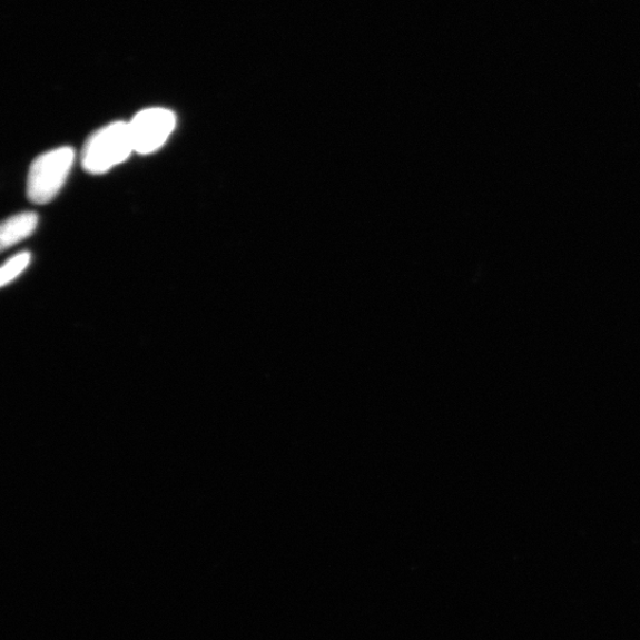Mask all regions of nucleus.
I'll list each match as a JSON object with an SVG mask.
<instances>
[{"mask_svg":"<svg viewBox=\"0 0 640 640\" xmlns=\"http://www.w3.org/2000/svg\"><path fill=\"white\" fill-rule=\"evenodd\" d=\"M135 152L128 122H112L91 135L81 154L82 168L102 175L119 166Z\"/></svg>","mask_w":640,"mask_h":640,"instance_id":"1","label":"nucleus"},{"mask_svg":"<svg viewBox=\"0 0 640 640\" xmlns=\"http://www.w3.org/2000/svg\"><path fill=\"white\" fill-rule=\"evenodd\" d=\"M76 151L68 146L36 158L28 176V197L35 205H47L58 196L75 166Z\"/></svg>","mask_w":640,"mask_h":640,"instance_id":"2","label":"nucleus"},{"mask_svg":"<svg viewBox=\"0 0 640 640\" xmlns=\"http://www.w3.org/2000/svg\"><path fill=\"white\" fill-rule=\"evenodd\" d=\"M135 152L151 155L163 148L176 127L175 115L166 108H146L128 122Z\"/></svg>","mask_w":640,"mask_h":640,"instance_id":"3","label":"nucleus"},{"mask_svg":"<svg viewBox=\"0 0 640 640\" xmlns=\"http://www.w3.org/2000/svg\"><path fill=\"white\" fill-rule=\"evenodd\" d=\"M39 225L38 214L26 211L9 217L0 228V246L6 250L28 239Z\"/></svg>","mask_w":640,"mask_h":640,"instance_id":"4","label":"nucleus"},{"mask_svg":"<svg viewBox=\"0 0 640 640\" xmlns=\"http://www.w3.org/2000/svg\"><path fill=\"white\" fill-rule=\"evenodd\" d=\"M31 262V254L28 252L18 253L12 256L0 270V284L7 286L16 280L28 268Z\"/></svg>","mask_w":640,"mask_h":640,"instance_id":"5","label":"nucleus"}]
</instances>
